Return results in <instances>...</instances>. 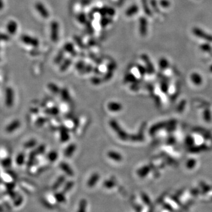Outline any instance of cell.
Segmentation results:
<instances>
[{
	"label": "cell",
	"instance_id": "6da1fadb",
	"mask_svg": "<svg viewBox=\"0 0 212 212\" xmlns=\"http://www.w3.org/2000/svg\"><path fill=\"white\" fill-rule=\"evenodd\" d=\"M193 34L196 37L208 42H212V35H210L198 27H194L192 29Z\"/></svg>",
	"mask_w": 212,
	"mask_h": 212
},
{
	"label": "cell",
	"instance_id": "7a4b0ae2",
	"mask_svg": "<svg viewBox=\"0 0 212 212\" xmlns=\"http://www.w3.org/2000/svg\"><path fill=\"white\" fill-rule=\"evenodd\" d=\"M21 40L24 44H27L33 47H36L39 45L38 40L37 38L33 37L30 35H26V34L21 35Z\"/></svg>",
	"mask_w": 212,
	"mask_h": 212
},
{
	"label": "cell",
	"instance_id": "3957f363",
	"mask_svg": "<svg viewBox=\"0 0 212 212\" xmlns=\"http://www.w3.org/2000/svg\"><path fill=\"white\" fill-rule=\"evenodd\" d=\"M35 9L43 17L46 18L49 17L48 11H47V9H45L44 5L41 2H37L35 4Z\"/></svg>",
	"mask_w": 212,
	"mask_h": 212
},
{
	"label": "cell",
	"instance_id": "277c9868",
	"mask_svg": "<svg viewBox=\"0 0 212 212\" xmlns=\"http://www.w3.org/2000/svg\"><path fill=\"white\" fill-rule=\"evenodd\" d=\"M14 93L12 89L10 87L7 88L6 90V100L5 103L8 107H11L13 104L14 101Z\"/></svg>",
	"mask_w": 212,
	"mask_h": 212
},
{
	"label": "cell",
	"instance_id": "5b68a950",
	"mask_svg": "<svg viewBox=\"0 0 212 212\" xmlns=\"http://www.w3.org/2000/svg\"><path fill=\"white\" fill-rule=\"evenodd\" d=\"M18 25L16 21L14 20L9 21L7 26V30L9 34L14 35L16 34V33L17 31Z\"/></svg>",
	"mask_w": 212,
	"mask_h": 212
},
{
	"label": "cell",
	"instance_id": "8992f818",
	"mask_svg": "<svg viewBox=\"0 0 212 212\" xmlns=\"http://www.w3.org/2000/svg\"><path fill=\"white\" fill-rule=\"evenodd\" d=\"M51 40L53 41H56L58 39V24L55 22H54L51 23Z\"/></svg>",
	"mask_w": 212,
	"mask_h": 212
},
{
	"label": "cell",
	"instance_id": "52a82bcc",
	"mask_svg": "<svg viewBox=\"0 0 212 212\" xmlns=\"http://www.w3.org/2000/svg\"><path fill=\"white\" fill-rule=\"evenodd\" d=\"M19 125H20L19 121H18L17 120H14L11 123L9 124V125H7L5 130L7 132H12L15 131L16 130H17L18 128L19 127Z\"/></svg>",
	"mask_w": 212,
	"mask_h": 212
},
{
	"label": "cell",
	"instance_id": "ba28073f",
	"mask_svg": "<svg viewBox=\"0 0 212 212\" xmlns=\"http://www.w3.org/2000/svg\"><path fill=\"white\" fill-rule=\"evenodd\" d=\"M140 30L142 34L145 35L147 33V20L144 18H142L140 20Z\"/></svg>",
	"mask_w": 212,
	"mask_h": 212
},
{
	"label": "cell",
	"instance_id": "9c48e42d",
	"mask_svg": "<svg viewBox=\"0 0 212 212\" xmlns=\"http://www.w3.org/2000/svg\"><path fill=\"white\" fill-rule=\"evenodd\" d=\"M200 48L204 52H210L212 50V47L209 43H204L201 44Z\"/></svg>",
	"mask_w": 212,
	"mask_h": 212
},
{
	"label": "cell",
	"instance_id": "30bf717a",
	"mask_svg": "<svg viewBox=\"0 0 212 212\" xmlns=\"http://www.w3.org/2000/svg\"><path fill=\"white\" fill-rule=\"evenodd\" d=\"M24 159H25L24 154H23V153H21V154L18 155L17 159H16V162H17V163L18 165L21 166V165H22L24 163Z\"/></svg>",
	"mask_w": 212,
	"mask_h": 212
},
{
	"label": "cell",
	"instance_id": "8fae6325",
	"mask_svg": "<svg viewBox=\"0 0 212 212\" xmlns=\"http://www.w3.org/2000/svg\"><path fill=\"white\" fill-rule=\"evenodd\" d=\"M159 64H160V67H161L162 69H166V68L168 67V60L166 58H162L160 60Z\"/></svg>",
	"mask_w": 212,
	"mask_h": 212
},
{
	"label": "cell",
	"instance_id": "7c38bea8",
	"mask_svg": "<svg viewBox=\"0 0 212 212\" xmlns=\"http://www.w3.org/2000/svg\"><path fill=\"white\" fill-rule=\"evenodd\" d=\"M192 79L193 80V81H194V82L199 83L201 81V77L199 74L197 73H193L192 75Z\"/></svg>",
	"mask_w": 212,
	"mask_h": 212
},
{
	"label": "cell",
	"instance_id": "4fadbf2b",
	"mask_svg": "<svg viewBox=\"0 0 212 212\" xmlns=\"http://www.w3.org/2000/svg\"><path fill=\"white\" fill-rule=\"evenodd\" d=\"M160 5L164 8H167L170 6V2L168 0H161L160 1Z\"/></svg>",
	"mask_w": 212,
	"mask_h": 212
},
{
	"label": "cell",
	"instance_id": "5bb4252c",
	"mask_svg": "<svg viewBox=\"0 0 212 212\" xmlns=\"http://www.w3.org/2000/svg\"><path fill=\"white\" fill-rule=\"evenodd\" d=\"M9 35L3 33H0V41H9Z\"/></svg>",
	"mask_w": 212,
	"mask_h": 212
},
{
	"label": "cell",
	"instance_id": "9a60e30c",
	"mask_svg": "<svg viewBox=\"0 0 212 212\" xmlns=\"http://www.w3.org/2000/svg\"><path fill=\"white\" fill-rule=\"evenodd\" d=\"M151 5H152L153 8L154 9L156 12H159V8H158V6H157V2H156V0H152L151 1Z\"/></svg>",
	"mask_w": 212,
	"mask_h": 212
},
{
	"label": "cell",
	"instance_id": "2e32d148",
	"mask_svg": "<svg viewBox=\"0 0 212 212\" xmlns=\"http://www.w3.org/2000/svg\"><path fill=\"white\" fill-rule=\"evenodd\" d=\"M35 142L34 140H31V141H28L25 144V147L26 148H30L33 147L35 144Z\"/></svg>",
	"mask_w": 212,
	"mask_h": 212
},
{
	"label": "cell",
	"instance_id": "e0dca14e",
	"mask_svg": "<svg viewBox=\"0 0 212 212\" xmlns=\"http://www.w3.org/2000/svg\"><path fill=\"white\" fill-rule=\"evenodd\" d=\"M11 164V160L9 159H7L2 162V165L4 166H9Z\"/></svg>",
	"mask_w": 212,
	"mask_h": 212
},
{
	"label": "cell",
	"instance_id": "ac0fdd59",
	"mask_svg": "<svg viewBox=\"0 0 212 212\" xmlns=\"http://www.w3.org/2000/svg\"><path fill=\"white\" fill-rule=\"evenodd\" d=\"M4 7V3L3 0H0V10H1Z\"/></svg>",
	"mask_w": 212,
	"mask_h": 212
},
{
	"label": "cell",
	"instance_id": "d6986e66",
	"mask_svg": "<svg viewBox=\"0 0 212 212\" xmlns=\"http://www.w3.org/2000/svg\"><path fill=\"white\" fill-rule=\"evenodd\" d=\"M210 70L211 71H212V65H211V67H210Z\"/></svg>",
	"mask_w": 212,
	"mask_h": 212
}]
</instances>
